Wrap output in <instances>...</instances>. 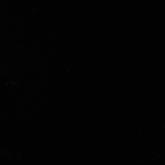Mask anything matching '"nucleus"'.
Masks as SVG:
<instances>
[]
</instances>
